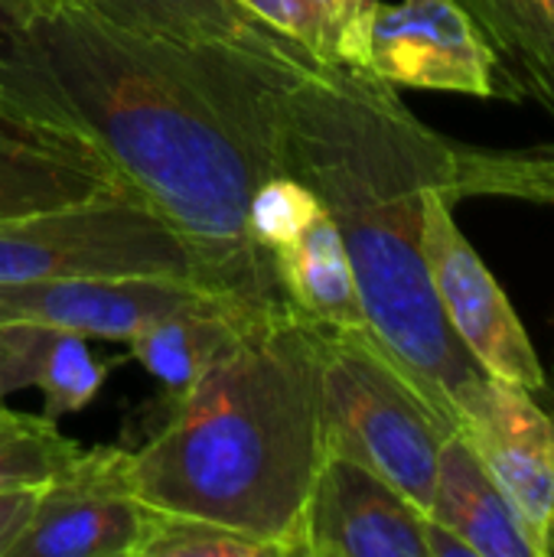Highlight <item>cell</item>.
<instances>
[{
  "mask_svg": "<svg viewBox=\"0 0 554 557\" xmlns=\"http://www.w3.org/2000/svg\"><path fill=\"white\" fill-rule=\"evenodd\" d=\"M300 69L310 65L131 29L78 0L0 46V91L85 137L186 242L202 287L258 310L284 297L248 209L284 173V88Z\"/></svg>",
  "mask_w": 554,
  "mask_h": 557,
  "instance_id": "cell-1",
  "label": "cell"
},
{
  "mask_svg": "<svg viewBox=\"0 0 554 557\" xmlns=\"http://www.w3.org/2000/svg\"><path fill=\"white\" fill-rule=\"evenodd\" d=\"M108 379V366L95 359L88 336L72 330H49V339L39 356L36 382L42 395V418L59 421L95 401Z\"/></svg>",
  "mask_w": 554,
  "mask_h": 557,
  "instance_id": "cell-21",
  "label": "cell"
},
{
  "mask_svg": "<svg viewBox=\"0 0 554 557\" xmlns=\"http://www.w3.org/2000/svg\"><path fill=\"white\" fill-rule=\"evenodd\" d=\"M451 193L464 199H516L554 206V144L477 147L454 140Z\"/></svg>",
  "mask_w": 554,
  "mask_h": 557,
  "instance_id": "cell-19",
  "label": "cell"
},
{
  "mask_svg": "<svg viewBox=\"0 0 554 557\" xmlns=\"http://www.w3.org/2000/svg\"><path fill=\"white\" fill-rule=\"evenodd\" d=\"M255 313L261 310L238 300L212 297L206 304L153 320L147 330L127 339V346L131 356L163 385L167 401H173L235 343V336Z\"/></svg>",
  "mask_w": 554,
  "mask_h": 557,
  "instance_id": "cell-15",
  "label": "cell"
},
{
  "mask_svg": "<svg viewBox=\"0 0 554 557\" xmlns=\"http://www.w3.org/2000/svg\"><path fill=\"white\" fill-rule=\"evenodd\" d=\"M552 375H554V372H552Z\"/></svg>",
  "mask_w": 554,
  "mask_h": 557,
  "instance_id": "cell-28",
  "label": "cell"
},
{
  "mask_svg": "<svg viewBox=\"0 0 554 557\" xmlns=\"http://www.w3.org/2000/svg\"><path fill=\"white\" fill-rule=\"evenodd\" d=\"M500 65L503 101H535L554 114V0H457Z\"/></svg>",
  "mask_w": 554,
  "mask_h": 557,
  "instance_id": "cell-16",
  "label": "cell"
},
{
  "mask_svg": "<svg viewBox=\"0 0 554 557\" xmlns=\"http://www.w3.org/2000/svg\"><path fill=\"white\" fill-rule=\"evenodd\" d=\"M268 33L313 59L366 72V26L376 0H232Z\"/></svg>",
  "mask_w": 554,
  "mask_h": 557,
  "instance_id": "cell-18",
  "label": "cell"
},
{
  "mask_svg": "<svg viewBox=\"0 0 554 557\" xmlns=\"http://www.w3.org/2000/svg\"><path fill=\"white\" fill-rule=\"evenodd\" d=\"M424 552L428 557H477L460 535H454L451 529H444L428 516H424Z\"/></svg>",
  "mask_w": 554,
  "mask_h": 557,
  "instance_id": "cell-26",
  "label": "cell"
},
{
  "mask_svg": "<svg viewBox=\"0 0 554 557\" xmlns=\"http://www.w3.org/2000/svg\"><path fill=\"white\" fill-rule=\"evenodd\" d=\"M219 294L173 277H65L0 284V326L29 323L127 343L153 320ZM229 300V297H225Z\"/></svg>",
  "mask_w": 554,
  "mask_h": 557,
  "instance_id": "cell-11",
  "label": "cell"
},
{
  "mask_svg": "<svg viewBox=\"0 0 554 557\" xmlns=\"http://www.w3.org/2000/svg\"><path fill=\"white\" fill-rule=\"evenodd\" d=\"M320 209L323 202L304 180L291 173H274L251 196V209H248L251 238L271 258L278 248L294 242L317 219Z\"/></svg>",
  "mask_w": 554,
  "mask_h": 557,
  "instance_id": "cell-23",
  "label": "cell"
},
{
  "mask_svg": "<svg viewBox=\"0 0 554 557\" xmlns=\"http://www.w3.org/2000/svg\"><path fill=\"white\" fill-rule=\"evenodd\" d=\"M366 72L395 88L503 98L496 55L457 0H376Z\"/></svg>",
  "mask_w": 554,
  "mask_h": 557,
  "instance_id": "cell-8",
  "label": "cell"
},
{
  "mask_svg": "<svg viewBox=\"0 0 554 557\" xmlns=\"http://www.w3.org/2000/svg\"><path fill=\"white\" fill-rule=\"evenodd\" d=\"M284 173L333 215L376 339L457 428L487 372L447 326L421 248L424 196L444 189L454 199V140L428 127L395 85L362 69L310 65L284 88Z\"/></svg>",
  "mask_w": 554,
  "mask_h": 557,
  "instance_id": "cell-2",
  "label": "cell"
},
{
  "mask_svg": "<svg viewBox=\"0 0 554 557\" xmlns=\"http://www.w3.org/2000/svg\"><path fill=\"white\" fill-rule=\"evenodd\" d=\"M150 506L131 480V450H78L39 486L10 557H137Z\"/></svg>",
  "mask_w": 554,
  "mask_h": 557,
  "instance_id": "cell-7",
  "label": "cell"
},
{
  "mask_svg": "<svg viewBox=\"0 0 554 557\" xmlns=\"http://www.w3.org/2000/svg\"><path fill=\"white\" fill-rule=\"evenodd\" d=\"M137 557H284L278 545L229 525L150 509Z\"/></svg>",
  "mask_w": 554,
  "mask_h": 557,
  "instance_id": "cell-22",
  "label": "cell"
},
{
  "mask_svg": "<svg viewBox=\"0 0 554 557\" xmlns=\"http://www.w3.org/2000/svg\"><path fill=\"white\" fill-rule=\"evenodd\" d=\"M457 434L513 503L545 557L554 516V411L526 388L483 379L457 414Z\"/></svg>",
  "mask_w": 554,
  "mask_h": 557,
  "instance_id": "cell-10",
  "label": "cell"
},
{
  "mask_svg": "<svg viewBox=\"0 0 554 557\" xmlns=\"http://www.w3.org/2000/svg\"><path fill=\"white\" fill-rule=\"evenodd\" d=\"M327 457L317 330L287 304L255 313L235 343L131 450L137 496L255 535L294 557L310 483Z\"/></svg>",
  "mask_w": 554,
  "mask_h": 557,
  "instance_id": "cell-3",
  "label": "cell"
},
{
  "mask_svg": "<svg viewBox=\"0 0 554 557\" xmlns=\"http://www.w3.org/2000/svg\"><path fill=\"white\" fill-rule=\"evenodd\" d=\"M271 264L284 304L307 323L323 330L369 326L349 251L327 206L294 242L271 255Z\"/></svg>",
  "mask_w": 554,
  "mask_h": 557,
  "instance_id": "cell-14",
  "label": "cell"
},
{
  "mask_svg": "<svg viewBox=\"0 0 554 557\" xmlns=\"http://www.w3.org/2000/svg\"><path fill=\"white\" fill-rule=\"evenodd\" d=\"M428 519L460 535L477 557H542L513 503L457 431L441 447Z\"/></svg>",
  "mask_w": 554,
  "mask_h": 557,
  "instance_id": "cell-13",
  "label": "cell"
},
{
  "mask_svg": "<svg viewBox=\"0 0 554 557\" xmlns=\"http://www.w3.org/2000/svg\"><path fill=\"white\" fill-rule=\"evenodd\" d=\"M111 193L127 189L85 137L0 91V225Z\"/></svg>",
  "mask_w": 554,
  "mask_h": 557,
  "instance_id": "cell-12",
  "label": "cell"
},
{
  "mask_svg": "<svg viewBox=\"0 0 554 557\" xmlns=\"http://www.w3.org/2000/svg\"><path fill=\"white\" fill-rule=\"evenodd\" d=\"M65 277H173L202 287L186 242L134 193L0 225V284Z\"/></svg>",
  "mask_w": 554,
  "mask_h": 557,
  "instance_id": "cell-5",
  "label": "cell"
},
{
  "mask_svg": "<svg viewBox=\"0 0 554 557\" xmlns=\"http://www.w3.org/2000/svg\"><path fill=\"white\" fill-rule=\"evenodd\" d=\"M78 3L131 29H147L176 39H199V42H229L297 65H317L294 46L268 33L232 0H78Z\"/></svg>",
  "mask_w": 554,
  "mask_h": 557,
  "instance_id": "cell-17",
  "label": "cell"
},
{
  "mask_svg": "<svg viewBox=\"0 0 554 557\" xmlns=\"http://www.w3.org/2000/svg\"><path fill=\"white\" fill-rule=\"evenodd\" d=\"M62 0H0V46L13 42L39 13Z\"/></svg>",
  "mask_w": 554,
  "mask_h": 557,
  "instance_id": "cell-25",
  "label": "cell"
},
{
  "mask_svg": "<svg viewBox=\"0 0 554 557\" xmlns=\"http://www.w3.org/2000/svg\"><path fill=\"white\" fill-rule=\"evenodd\" d=\"M78 450L82 447L69 441L56 421L0 405V493L39 490Z\"/></svg>",
  "mask_w": 554,
  "mask_h": 557,
  "instance_id": "cell-20",
  "label": "cell"
},
{
  "mask_svg": "<svg viewBox=\"0 0 554 557\" xmlns=\"http://www.w3.org/2000/svg\"><path fill=\"white\" fill-rule=\"evenodd\" d=\"M457 202L444 189L424 196L421 248L441 313L467 356L496 382L554 398L552 379L493 271L454 219Z\"/></svg>",
  "mask_w": 554,
  "mask_h": 557,
  "instance_id": "cell-6",
  "label": "cell"
},
{
  "mask_svg": "<svg viewBox=\"0 0 554 557\" xmlns=\"http://www.w3.org/2000/svg\"><path fill=\"white\" fill-rule=\"evenodd\" d=\"M294 557H428L424 512L369 467L327 454L300 512Z\"/></svg>",
  "mask_w": 554,
  "mask_h": 557,
  "instance_id": "cell-9",
  "label": "cell"
},
{
  "mask_svg": "<svg viewBox=\"0 0 554 557\" xmlns=\"http://www.w3.org/2000/svg\"><path fill=\"white\" fill-rule=\"evenodd\" d=\"M313 330L327 454L369 467L428 516L438 457L457 428L421 395L369 326Z\"/></svg>",
  "mask_w": 554,
  "mask_h": 557,
  "instance_id": "cell-4",
  "label": "cell"
},
{
  "mask_svg": "<svg viewBox=\"0 0 554 557\" xmlns=\"http://www.w3.org/2000/svg\"><path fill=\"white\" fill-rule=\"evenodd\" d=\"M545 557H554V516L552 525H549V535H545Z\"/></svg>",
  "mask_w": 554,
  "mask_h": 557,
  "instance_id": "cell-27",
  "label": "cell"
},
{
  "mask_svg": "<svg viewBox=\"0 0 554 557\" xmlns=\"http://www.w3.org/2000/svg\"><path fill=\"white\" fill-rule=\"evenodd\" d=\"M36 493L39 490H10V493H0V557H10L13 542L26 529V522L33 516V506H36Z\"/></svg>",
  "mask_w": 554,
  "mask_h": 557,
  "instance_id": "cell-24",
  "label": "cell"
}]
</instances>
